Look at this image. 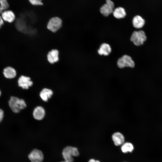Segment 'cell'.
I'll return each instance as SVG.
<instances>
[{
  "mask_svg": "<svg viewBox=\"0 0 162 162\" xmlns=\"http://www.w3.org/2000/svg\"><path fill=\"white\" fill-rule=\"evenodd\" d=\"M1 16L4 21L11 23L15 20V15L14 12L10 10L4 11L1 14Z\"/></svg>",
  "mask_w": 162,
  "mask_h": 162,
  "instance_id": "cell-15",
  "label": "cell"
},
{
  "mask_svg": "<svg viewBox=\"0 0 162 162\" xmlns=\"http://www.w3.org/2000/svg\"><path fill=\"white\" fill-rule=\"evenodd\" d=\"M60 162H70V161H68L64 160L61 161Z\"/></svg>",
  "mask_w": 162,
  "mask_h": 162,
  "instance_id": "cell-24",
  "label": "cell"
},
{
  "mask_svg": "<svg viewBox=\"0 0 162 162\" xmlns=\"http://www.w3.org/2000/svg\"><path fill=\"white\" fill-rule=\"evenodd\" d=\"M59 52L57 49H52L48 52L47 59L48 62L53 64L58 62L59 59Z\"/></svg>",
  "mask_w": 162,
  "mask_h": 162,
  "instance_id": "cell-11",
  "label": "cell"
},
{
  "mask_svg": "<svg viewBox=\"0 0 162 162\" xmlns=\"http://www.w3.org/2000/svg\"><path fill=\"white\" fill-rule=\"evenodd\" d=\"M9 7L7 0H0V15L4 11L7 10Z\"/></svg>",
  "mask_w": 162,
  "mask_h": 162,
  "instance_id": "cell-19",
  "label": "cell"
},
{
  "mask_svg": "<svg viewBox=\"0 0 162 162\" xmlns=\"http://www.w3.org/2000/svg\"><path fill=\"white\" fill-rule=\"evenodd\" d=\"M134 149L133 144L129 142H126L123 143L121 147L122 152L124 153H127L128 152H131Z\"/></svg>",
  "mask_w": 162,
  "mask_h": 162,
  "instance_id": "cell-18",
  "label": "cell"
},
{
  "mask_svg": "<svg viewBox=\"0 0 162 162\" xmlns=\"http://www.w3.org/2000/svg\"><path fill=\"white\" fill-rule=\"evenodd\" d=\"M117 65L119 68H121L125 67L133 68L135 63L130 56L125 55L118 59Z\"/></svg>",
  "mask_w": 162,
  "mask_h": 162,
  "instance_id": "cell-7",
  "label": "cell"
},
{
  "mask_svg": "<svg viewBox=\"0 0 162 162\" xmlns=\"http://www.w3.org/2000/svg\"><path fill=\"white\" fill-rule=\"evenodd\" d=\"M53 94L52 89L47 87L43 88L39 93V97L44 102H47L51 99Z\"/></svg>",
  "mask_w": 162,
  "mask_h": 162,
  "instance_id": "cell-10",
  "label": "cell"
},
{
  "mask_svg": "<svg viewBox=\"0 0 162 162\" xmlns=\"http://www.w3.org/2000/svg\"><path fill=\"white\" fill-rule=\"evenodd\" d=\"M115 8L114 3L112 0H106L105 3L100 8V12L102 16L107 17L112 14Z\"/></svg>",
  "mask_w": 162,
  "mask_h": 162,
  "instance_id": "cell-6",
  "label": "cell"
},
{
  "mask_svg": "<svg viewBox=\"0 0 162 162\" xmlns=\"http://www.w3.org/2000/svg\"><path fill=\"white\" fill-rule=\"evenodd\" d=\"M111 50L110 46L107 43H104L100 46L98 52L100 55L107 56L111 53Z\"/></svg>",
  "mask_w": 162,
  "mask_h": 162,
  "instance_id": "cell-17",
  "label": "cell"
},
{
  "mask_svg": "<svg viewBox=\"0 0 162 162\" xmlns=\"http://www.w3.org/2000/svg\"><path fill=\"white\" fill-rule=\"evenodd\" d=\"M112 14L116 19H121L125 17L127 13L125 9L123 7L119 6L115 8Z\"/></svg>",
  "mask_w": 162,
  "mask_h": 162,
  "instance_id": "cell-13",
  "label": "cell"
},
{
  "mask_svg": "<svg viewBox=\"0 0 162 162\" xmlns=\"http://www.w3.org/2000/svg\"><path fill=\"white\" fill-rule=\"evenodd\" d=\"M62 20L61 18L55 16L50 18L47 25V28L51 32L55 33L57 32L62 27Z\"/></svg>",
  "mask_w": 162,
  "mask_h": 162,
  "instance_id": "cell-4",
  "label": "cell"
},
{
  "mask_svg": "<svg viewBox=\"0 0 162 162\" xmlns=\"http://www.w3.org/2000/svg\"><path fill=\"white\" fill-rule=\"evenodd\" d=\"M132 23L134 28L136 29H140L145 25V21L141 16L137 15L133 18Z\"/></svg>",
  "mask_w": 162,
  "mask_h": 162,
  "instance_id": "cell-14",
  "label": "cell"
},
{
  "mask_svg": "<svg viewBox=\"0 0 162 162\" xmlns=\"http://www.w3.org/2000/svg\"><path fill=\"white\" fill-rule=\"evenodd\" d=\"M28 158L31 162H42L44 156L42 152L38 149H33L28 155Z\"/></svg>",
  "mask_w": 162,
  "mask_h": 162,
  "instance_id": "cell-8",
  "label": "cell"
},
{
  "mask_svg": "<svg viewBox=\"0 0 162 162\" xmlns=\"http://www.w3.org/2000/svg\"><path fill=\"white\" fill-rule=\"evenodd\" d=\"M4 112L2 109L0 108V123L3 121L4 117Z\"/></svg>",
  "mask_w": 162,
  "mask_h": 162,
  "instance_id": "cell-21",
  "label": "cell"
},
{
  "mask_svg": "<svg viewBox=\"0 0 162 162\" xmlns=\"http://www.w3.org/2000/svg\"><path fill=\"white\" fill-rule=\"evenodd\" d=\"M88 162H100L98 160H95L94 159H90Z\"/></svg>",
  "mask_w": 162,
  "mask_h": 162,
  "instance_id": "cell-23",
  "label": "cell"
},
{
  "mask_svg": "<svg viewBox=\"0 0 162 162\" xmlns=\"http://www.w3.org/2000/svg\"><path fill=\"white\" fill-rule=\"evenodd\" d=\"M2 94V92H1V90L0 89V97L1 96Z\"/></svg>",
  "mask_w": 162,
  "mask_h": 162,
  "instance_id": "cell-25",
  "label": "cell"
},
{
  "mask_svg": "<svg viewBox=\"0 0 162 162\" xmlns=\"http://www.w3.org/2000/svg\"><path fill=\"white\" fill-rule=\"evenodd\" d=\"M4 23V20L1 16L0 15V28L1 26Z\"/></svg>",
  "mask_w": 162,
  "mask_h": 162,
  "instance_id": "cell-22",
  "label": "cell"
},
{
  "mask_svg": "<svg viewBox=\"0 0 162 162\" xmlns=\"http://www.w3.org/2000/svg\"><path fill=\"white\" fill-rule=\"evenodd\" d=\"M46 112L44 108L41 106H37L34 108L32 112L33 118L37 121L42 120L46 116Z\"/></svg>",
  "mask_w": 162,
  "mask_h": 162,
  "instance_id": "cell-9",
  "label": "cell"
},
{
  "mask_svg": "<svg viewBox=\"0 0 162 162\" xmlns=\"http://www.w3.org/2000/svg\"><path fill=\"white\" fill-rule=\"evenodd\" d=\"M112 140L115 146H118L122 145L124 141V137L121 133L116 132L112 136Z\"/></svg>",
  "mask_w": 162,
  "mask_h": 162,
  "instance_id": "cell-16",
  "label": "cell"
},
{
  "mask_svg": "<svg viewBox=\"0 0 162 162\" xmlns=\"http://www.w3.org/2000/svg\"><path fill=\"white\" fill-rule=\"evenodd\" d=\"M2 73L4 77L8 80L15 79L17 75L16 69L10 66L5 68L3 70Z\"/></svg>",
  "mask_w": 162,
  "mask_h": 162,
  "instance_id": "cell-12",
  "label": "cell"
},
{
  "mask_svg": "<svg viewBox=\"0 0 162 162\" xmlns=\"http://www.w3.org/2000/svg\"><path fill=\"white\" fill-rule=\"evenodd\" d=\"M62 154L64 160L70 162L73 161V157H77L79 155L78 148L70 146L64 147L62 151Z\"/></svg>",
  "mask_w": 162,
  "mask_h": 162,
  "instance_id": "cell-2",
  "label": "cell"
},
{
  "mask_svg": "<svg viewBox=\"0 0 162 162\" xmlns=\"http://www.w3.org/2000/svg\"><path fill=\"white\" fill-rule=\"evenodd\" d=\"M147 40L145 32L142 30L134 31L131 34L130 40L136 46L142 45Z\"/></svg>",
  "mask_w": 162,
  "mask_h": 162,
  "instance_id": "cell-3",
  "label": "cell"
},
{
  "mask_svg": "<svg viewBox=\"0 0 162 162\" xmlns=\"http://www.w3.org/2000/svg\"><path fill=\"white\" fill-rule=\"evenodd\" d=\"M17 83L18 86L24 90H27L34 84L31 78L25 75H21L18 77Z\"/></svg>",
  "mask_w": 162,
  "mask_h": 162,
  "instance_id": "cell-5",
  "label": "cell"
},
{
  "mask_svg": "<svg viewBox=\"0 0 162 162\" xmlns=\"http://www.w3.org/2000/svg\"><path fill=\"white\" fill-rule=\"evenodd\" d=\"M9 107L14 113L18 114L27 107V104L24 99L12 96L10 97L8 101Z\"/></svg>",
  "mask_w": 162,
  "mask_h": 162,
  "instance_id": "cell-1",
  "label": "cell"
},
{
  "mask_svg": "<svg viewBox=\"0 0 162 162\" xmlns=\"http://www.w3.org/2000/svg\"><path fill=\"white\" fill-rule=\"evenodd\" d=\"M29 2L33 5H42L43 3L42 0H28Z\"/></svg>",
  "mask_w": 162,
  "mask_h": 162,
  "instance_id": "cell-20",
  "label": "cell"
}]
</instances>
